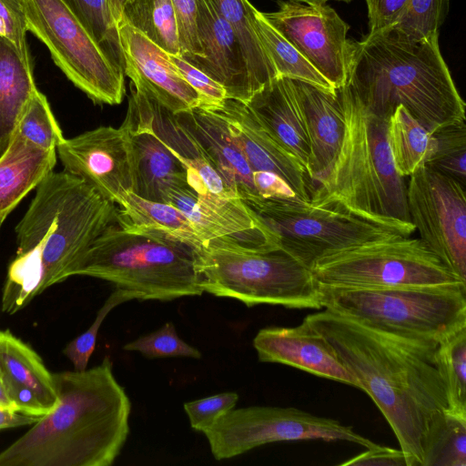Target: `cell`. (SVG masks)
<instances>
[{
    "mask_svg": "<svg viewBox=\"0 0 466 466\" xmlns=\"http://www.w3.org/2000/svg\"><path fill=\"white\" fill-rule=\"evenodd\" d=\"M169 58L186 81L200 96L199 106L216 105L227 98V92L221 85L185 61L179 55L169 54Z\"/></svg>",
    "mask_w": 466,
    "mask_h": 466,
    "instance_id": "obj_43",
    "label": "cell"
},
{
    "mask_svg": "<svg viewBox=\"0 0 466 466\" xmlns=\"http://www.w3.org/2000/svg\"><path fill=\"white\" fill-rule=\"evenodd\" d=\"M216 460L230 459L278 441L321 440L365 447L377 443L339 420L294 407L252 406L228 410L203 431Z\"/></svg>",
    "mask_w": 466,
    "mask_h": 466,
    "instance_id": "obj_12",
    "label": "cell"
},
{
    "mask_svg": "<svg viewBox=\"0 0 466 466\" xmlns=\"http://www.w3.org/2000/svg\"><path fill=\"white\" fill-rule=\"evenodd\" d=\"M0 408H7L15 410L11 400H9L4 385L0 380Z\"/></svg>",
    "mask_w": 466,
    "mask_h": 466,
    "instance_id": "obj_49",
    "label": "cell"
},
{
    "mask_svg": "<svg viewBox=\"0 0 466 466\" xmlns=\"http://www.w3.org/2000/svg\"><path fill=\"white\" fill-rule=\"evenodd\" d=\"M244 103L268 134L293 154L308 172L310 143L293 80L277 76Z\"/></svg>",
    "mask_w": 466,
    "mask_h": 466,
    "instance_id": "obj_21",
    "label": "cell"
},
{
    "mask_svg": "<svg viewBox=\"0 0 466 466\" xmlns=\"http://www.w3.org/2000/svg\"><path fill=\"white\" fill-rule=\"evenodd\" d=\"M238 400L236 392H223L186 402L184 410L190 426L198 431L211 426L219 417L235 408Z\"/></svg>",
    "mask_w": 466,
    "mask_h": 466,
    "instance_id": "obj_40",
    "label": "cell"
},
{
    "mask_svg": "<svg viewBox=\"0 0 466 466\" xmlns=\"http://www.w3.org/2000/svg\"><path fill=\"white\" fill-rule=\"evenodd\" d=\"M123 123L129 131L132 146L134 194L147 200L166 203L173 189L188 186L184 164L156 135L130 97Z\"/></svg>",
    "mask_w": 466,
    "mask_h": 466,
    "instance_id": "obj_20",
    "label": "cell"
},
{
    "mask_svg": "<svg viewBox=\"0 0 466 466\" xmlns=\"http://www.w3.org/2000/svg\"><path fill=\"white\" fill-rule=\"evenodd\" d=\"M109 281L137 299L169 301L204 293L193 249L162 238L107 227L67 272Z\"/></svg>",
    "mask_w": 466,
    "mask_h": 466,
    "instance_id": "obj_6",
    "label": "cell"
},
{
    "mask_svg": "<svg viewBox=\"0 0 466 466\" xmlns=\"http://www.w3.org/2000/svg\"><path fill=\"white\" fill-rule=\"evenodd\" d=\"M5 219L0 218V228L2 227V224L4 223Z\"/></svg>",
    "mask_w": 466,
    "mask_h": 466,
    "instance_id": "obj_51",
    "label": "cell"
},
{
    "mask_svg": "<svg viewBox=\"0 0 466 466\" xmlns=\"http://www.w3.org/2000/svg\"><path fill=\"white\" fill-rule=\"evenodd\" d=\"M253 25L278 76L303 81L328 91L336 90L294 46L265 19L262 12L255 7Z\"/></svg>",
    "mask_w": 466,
    "mask_h": 466,
    "instance_id": "obj_30",
    "label": "cell"
},
{
    "mask_svg": "<svg viewBox=\"0 0 466 466\" xmlns=\"http://www.w3.org/2000/svg\"><path fill=\"white\" fill-rule=\"evenodd\" d=\"M368 9L369 34L390 30L400 20L409 0H365Z\"/></svg>",
    "mask_w": 466,
    "mask_h": 466,
    "instance_id": "obj_44",
    "label": "cell"
},
{
    "mask_svg": "<svg viewBox=\"0 0 466 466\" xmlns=\"http://www.w3.org/2000/svg\"><path fill=\"white\" fill-rule=\"evenodd\" d=\"M265 19L338 89L347 81L350 25L329 5L279 2Z\"/></svg>",
    "mask_w": 466,
    "mask_h": 466,
    "instance_id": "obj_14",
    "label": "cell"
},
{
    "mask_svg": "<svg viewBox=\"0 0 466 466\" xmlns=\"http://www.w3.org/2000/svg\"><path fill=\"white\" fill-rule=\"evenodd\" d=\"M248 207L277 236L279 248L309 268L326 255L369 241L402 236L337 202L260 198Z\"/></svg>",
    "mask_w": 466,
    "mask_h": 466,
    "instance_id": "obj_10",
    "label": "cell"
},
{
    "mask_svg": "<svg viewBox=\"0 0 466 466\" xmlns=\"http://www.w3.org/2000/svg\"><path fill=\"white\" fill-rule=\"evenodd\" d=\"M409 177L408 209L420 239L466 283L465 187L426 165Z\"/></svg>",
    "mask_w": 466,
    "mask_h": 466,
    "instance_id": "obj_13",
    "label": "cell"
},
{
    "mask_svg": "<svg viewBox=\"0 0 466 466\" xmlns=\"http://www.w3.org/2000/svg\"><path fill=\"white\" fill-rule=\"evenodd\" d=\"M56 149H45L15 132L0 156V218L5 219L19 202L54 170Z\"/></svg>",
    "mask_w": 466,
    "mask_h": 466,
    "instance_id": "obj_24",
    "label": "cell"
},
{
    "mask_svg": "<svg viewBox=\"0 0 466 466\" xmlns=\"http://www.w3.org/2000/svg\"><path fill=\"white\" fill-rule=\"evenodd\" d=\"M41 418L19 412L13 409L0 408V431L25 425H33Z\"/></svg>",
    "mask_w": 466,
    "mask_h": 466,
    "instance_id": "obj_47",
    "label": "cell"
},
{
    "mask_svg": "<svg viewBox=\"0 0 466 466\" xmlns=\"http://www.w3.org/2000/svg\"><path fill=\"white\" fill-rule=\"evenodd\" d=\"M235 31L241 45L255 92L278 76L253 25L254 6L248 0H209ZM254 92V93H255Z\"/></svg>",
    "mask_w": 466,
    "mask_h": 466,
    "instance_id": "obj_29",
    "label": "cell"
},
{
    "mask_svg": "<svg viewBox=\"0 0 466 466\" xmlns=\"http://www.w3.org/2000/svg\"><path fill=\"white\" fill-rule=\"evenodd\" d=\"M127 351H138L149 359L186 357L200 359L201 352L179 338L171 321L123 346Z\"/></svg>",
    "mask_w": 466,
    "mask_h": 466,
    "instance_id": "obj_38",
    "label": "cell"
},
{
    "mask_svg": "<svg viewBox=\"0 0 466 466\" xmlns=\"http://www.w3.org/2000/svg\"><path fill=\"white\" fill-rule=\"evenodd\" d=\"M343 86L384 119L402 106L431 133L465 119L439 35L411 41L389 30L350 40Z\"/></svg>",
    "mask_w": 466,
    "mask_h": 466,
    "instance_id": "obj_3",
    "label": "cell"
},
{
    "mask_svg": "<svg viewBox=\"0 0 466 466\" xmlns=\"http://www.w3.org/2000/svg\"><path fill=\"white\" fill-rule=\"evenodd\" d=\"M387 137L396 170L403 177L425 165L435 151L432 133L402 106L389 116Z\"/></svg>",
    "mask_w": 466,
    "mask_h": 466,
    "instance_id": "obj_28",
    "label": "cell"
},
{
    "mask_svg": "<svg viewBox=\"0 0 466 466\" xmlns=\"http://www.w3.org/2000/svg\"><path fill=\"white\" fill-rule=\"evenodd\" d=\"M290 1L304 3V4H308V5H315V4L316 5H323L331 0H290ZM335 1L350 3L352 0H335Z\"/></svg>",
    "mask_w": 466,
    "mask_h": 466,
    "instance_id": "obj_50",
    "label": "cell"
},
{
    "mask_svg": "<svg viewBox=\"0 0 466 466\" xmlns=\"http://www.w3.org/2000/svg\"><path fill=\"white\" fill-rule=\"evenodd\" d=\"M344 136L326 175L315 185L312 203L337 202L352 213L409 237L415 231L407 204V184L396 170L387 121L348 88L337 89Z\"/></svg>",
    "mask_w": 466,
    "mask_h": 466,
    "instance_id": "obj_5",
    "label": "cell"
},
{
    "mask_svg": "<svg viewBox=\"0 0 466 466\" xmlns=\"http://www.w3.org/2000/svg\"><path fill=\"white\" fill-rule=\"evenodd\" d=\"M197 3L198 35L203 56L182 58L221 85L227 98L246 102L255 89L238 38L209 0Z\"/></svg>",
    "mask_w": 466,
    "mask_h": 466,
    "instance_id": "obj_18",
    "label": "cell"
},
{
    "mask_svg": "<svg viewBox=\"0 0 466 466\" xmlns=\"http://www.w3.org/2000/svg\"><path fill=\"white\" fill-rule=\"evenodd\" d=\"M436 147L425 164L429 167L466 185L465 119L445 126L432 133Z\"/></svg>",
    "mask_w": 466,
    "mask_h": 466,
    "instance_id": "obj_35",
    "label": "cell"
},
{
    "mask_svg": "<svg viewBox=\"0 0 466 466\" xmlns=\"http://www.w3.org/2000/svg\"><path fill=\"white\" fill-rule=\"evenodd\" d=\"M120 24L131 25L167 54H180L171 0H127L117 25Z\"/></svg>",
    "mask_w": 466,
    "mask_h": 466,
    "instance_id": "obj_31",
    "label": "cell"
},
{
    "mask_svg": "<svg viewBox=\"0 0 466 466\" xmlns=\"http://www.w3.org/2000/svg\"><path fill=\"white\" fill-rule=\"evenodd\" d=\"M61 2L88 32L106 57L124 72L125 61L118 27L109 11L106 0Z\"/></svg>",
    "mask_w": 466,
    "mask_h": 466,
    "instance_id": "obj_34",
    "label": "cell"
},
{
    "mask_svg": "<svg viewBox=\"0 0 466 466\" xmlns=\"http://www.w3.org/2000/svg\"><path fill=\"white\" fill-rule=\"evenodd\" d=\"M124 73L131 86L174 115L199 106L198 93L186 81L161 49L127 24L117 25Z\"/></svg>",
    "mask_w": 466,
    "mask_h": 466,
    "instance_id": "obj_16",
    "label": "cell"
},
{
    "mask_svg": "<svg viewBox=\"0 0 466 466\" xmlns=\"http://www.w3.org/2000/svg\"><path fill=\"white\" fill-rule=\"evenodd\" d=\"M33 64L0 37V156L8 147L28 102L37 91Z\"/></svg>",
    "mask_w": 466,
    "mask_h": 466,
    "instance_id": "obj_26",
    "label": "cell"
},
{
    "mask_svg": "<svg viewBox=\"0 0 466 466\" xmlns=\"http://www.w3.org/2000/svg\"><path fill=\"white\" fill-rule=\"evenodd\" d=\"M449 0H409L398 23L390 29L411 41H421L439 35L446 19Z\"/></svg>",
    "mask_w": 466,
    "mask_h": 466,
    "instance_id": "obj_37",
    "label": "cell"
},
{
    "mask_svg": "<svg viewBox=\"0 0 466 466\" xmlns=\"http://www.w3.org/2000/svg\"><path fill=\"white\" fill-rule=\"evenodd\" d=\"M52 376L56 405L0 451V466L112 465L129 434L131 402L110 358Z\"/></svg>",
    "mask_w": 466,
    "mask_h": 466,
    "instance_id": "obj_2",
    "label": "cell"
},
{
    "mask_svg": "<svg viewBox=\"0 0 466 466\" xmlns=\"http://www.w3.org/2000/svg\"><path fill=\"white\" fill-rule=\"evenodd\" d=\"M436 360L446 387L448 411L466 418V326L438 343Z\"/></svg>",
    "mask_w": 466,
    "mask_h": 466,
    "instance_id": "obj_33",
    "label": "cell"
},
{
    "mask_svg": "<svg viewBox=\"0 0 466 466\" xmlns=\"http://www.w3.org/2000/svg\"><path fill=\"white\" fill-rule=\"evenodd\" d=\"M175 116L209 164L247 206L262 198L254 186L252 169L221 117L202 107Z\"/></svg>",
    "mask_w": 466,
    "mask_h": 466,
    "instance_id": "obj_22",
    "label": "cell"
},
{
    "mask_svg": "<svg viewBox=\"0 0 466 466\" xmlns=\"http://www.w3.org/2000/svg\"><path fill=\"white\" fill-rule=\"evenodd\" d=\"M132 299H137L135 294L116 287L97 311L90 327L66 346L63 353L73 363L76 370H85L87 368L98 330L108 313L116 306Z\"/></svg>",
    "mask_w": 466,
    "mask_h": 466,
    "instance_id": "obj_39",
    "label": "cell"
},
{
    "mask_svg": "<svg viewBox=\"0 0 466 466\" xmlns=\"http://www.w3.org/2000/svg\"><path fill=\"white\" fill-rule=\"evenodd\" d=\"M15 132L45 149H56L66 138L46 96L37 90L17 124Z\"/></svg>",
    "mask_w": 466,
    "mask_h": 466,
    "instance_id": "obj_36",
    "label": "cell"
},
{
    "mask_svg": "<svg viewBox=\"0 0 466 466\" xmlns=\"http://www.w3.org/2000/svg\"><path fill=\"white\" fill-rule=\"evenodd\" d=\"M204 292L248 307L320 309L322 293L310 268L282 248L255 250L226 238L193 249Z\"/></svg>",
    "mask_w": 466,
    "mask_h": 466,
    "instance_id": "obj_7",
    "label": "cell"
},
{
    "mask_svg": "<svg viewBox=\"0 0 466 466\" xmlns=\"http://www.w3.org/2000/svg\"><path fill=\"white\" fill-rule=\"evenodd\" d=\"M304 111L310 143L308 174L316 185L333 163L344 136V114L337 89L328 91L293 80Z\"/></svg>",
    "mask_w": 466,
    "mask_h": 466,
    "instance_id": "obj_23",
    "label": "cell"
},
{
    "mask_svg": "<svg viewBox=\"0 0 466 466\" xmlns=\"http://www.w3.org/2000/svg\"><path fill=\"white\" fill-rule=\"evenodd\" d=\"M322 307L403 338L439 343L466 326V284L389 289L319 285Z\"/></svg>",
    "mask_w": 466,
    "mask_h": 466,
    "instance_id": "obj_8",
    "label": "cell"
},
{
    "mask_svg": "<svg viewBox=\"0 0 466 466\" xmlns=\"http://www.w3.org/2000/svg\"><path fill=\"white\" fill-rule=\"evenodd\" d=\"M252 177L256 190L262 198H298L289 184L275 173L268 171H253Z\"/></svg>",
    "mask_w": 466,
    "mask_h": 466,
    "instance_id": "obj_46",
    "label": "cell"
},
{
    "mask_svg": "<svg viewBox=\"0 0 466 466\" xmlns=\"http://www.w3.org/2000/svg\"><path fill=\"white\" fill-rule=\"evenodd\" d=\"M208 109L227 124L228 132L253 171H268L283 178L301 201H309L312 182L304 166L258 124L242 101L225 98Z\"/></svg>",
    "mask_w": 466,
    "mask_h": 466,
    "instance_id": "obj_17",
    "label": "cell"
},
{
    "mask_svg": "<svg viewBox=\"0 0 466 466\" xmlns=\"http://www.w3.org/2000/svg\"><path fill=\"white\" fill-rule=\"evenodd\" d=\"M56 156L66 172L117 206L135 192L132 146L124 123L117 128L99 127L65 138L56 147Z\"/></svg>",
    "mask_w": 466,
    "mask_h": 466,
    "instance_id": "obj_15",
    "label": "cell"
},
{
    "mask_svg": "<svg viewBox=\"0 0 466 466\" xmlns=\"http://www.w3.org/2000/svg\"><path fill=\"white\" fill-rule=\"evenodd\" d=\"M318 284L340 289H389L463 283L420 238L395 236L317 259Z\"/></svg>",
    "mask_w": 466,
    "mask_h": 466,
    "instance_id": "obj_9",
    "label": "cell"
},
{
    "mask_svg": "<svg viewBox=\"0 0 466 466\" xmlns=\"http://www.w3.org/2000/svg\"><path fill=\"white\" fill-rule=\"evenodd\" d=\"M27 31L24 0H0V37L12 43L23 57L32 63Z\"/></svg>",
    "mask_w": 466,
    "mask_h": 466,
    "instance_id": "obj_41",
    "label": "cell"
},
{
    "mask_svg": "<svg viewBox=\"0 0 466 466\" xmlns=\"http://www.w3.org/2000/svg\"><path fill=\"white\" fill-rule=\"evenodd\" d=\"M340 466H408L407 461L401 450L376 444L368 448L346 461L339 463Z\"/></svg>",
    "mask_w": 466,
    "mask_h": 466,
    "instance_id": "obj_45",
    "label": "cell"
},
{
    "mask_svg": "<svg viewBox=\"0 0 466 466\" xmlns=\"http://www.w3.org/2000/svg\"><path fill=\"white\" fill-rule=\"evenodd\" d=\"M27 29L48 48L56 65L94 103L118 105L125 74L104 54L61 0H24Z\"/></svg>",
    "mask_w": 466,
    "mask_h": 466,
    "instance_id": "obj_11",
    "label": "cell"
},
{
    "mask_svg": "<svg viewBox=\"0 0 466 466\" xmlns=\"http://www.w3.org/2000/svg\"><path fill=\"white\" fill-rule=\"evenodd\" d=\"M375 402L408 466H422L432 423L448 410L438 343L397 336L325 309L304 318Z\"/></svg>",
    "mask_w": 466,
    "mask_h": 466,
    "instance_id": "obj_1",
    "label": "cell"
},
{
    "mask_svg": "<svg viewBox=\"0 0 466 466\" xmlns=\"http://www.w3.org/2000/svg\"><path fill=\"white\" fill-rule=\"evenodd\" d=\"M119 207L116 223L127 231L172 240L192 249L207 244L184 213L168 203L147 200L130 193Z\"/></svg>",
    "mask_w": 466,
    "mask_h": 466,
    "instance_id": "obj_25",
    "label": "cell"
},
{
    "mask_svg": "<svg viewBox=\"0 0 466 466\" xmlns=\"http://www.w3.org/2000/svg\"><path fill=\"white\" fill-rule=\"evenodd\" d=\"M117 208L83 179L52 171L16 225L10 268L38 287V295L67 279V272L107 227Z\"/></svg>",
    "mask_w": 466,
    "mask_h": 466,
    "instance_id": "obj_4",
    "label": "cell"
},
{
    "mask_svg": "<svg viewBox=\"0 0 466 466\" xmlns=\"http://www.w3.org/2000/svg\"><path fill=\"white\" fill-rule=\"evenodd\" d=\"M0 380L31 390L50 411L58 401L52 373L40 356L9 329L0 330Z\"/></svg>",
    "mask_w": 466,
    "mask_h": 466,
    "instance_id": "obj_27",
    "label": "cell"
},
{
    "mask_svg": "<svg viewBox=\"0 0 466 466\" xmlns=\"http://www.w3.org/2000/svg\"><path fill=\"white\" fill-rule=\"evenodd\" d=\"M253 346L259 361L284 364L360 390L325 338L305 319L295 327L259 329Z\"/></svg>",
    "mask_w": 466,
    "mask_h": 466,
    "instance_id": "obj_19",
    "label": "cell"
},
{
    "mask_svg": "<svg viewBox=\"0 0 466 466\" xmlns=\"http://www.w3.org/2000/svg\"><path fill=\"white\" fill-rule=\"evenodd\" d=\"M176 14L181 57L202 56L198 35L197 0H171Z\"/></svg>",
    "mask_w": 466,
    "mask_h": 466,
    "instance_id": "obj_42",
    "label": "cell"
},
{
    "mask_svg": "<svg viewBox=\"0 0 466 466\" xmlns=\"http://www.w3.org/2000/svg\"><path fill=\"white\" fill-rule=\"evenodd\" d=\"M127 1V0H106L109 11L116 25L120 20L122 9Z\"/></svg>",
    "mask_w": 466,
    "mask_h": 466,
    "instance_id": "obj_48",
    "label": "cell"
},
{
    "mask_svg": "<svg viewBox=\"0 0 466 466\" xmlns=\"http://www.w3.org/2000/svg\"><path fill=\"white\" fill-rule=\"evenodd\" d=\"M422 466H466V418L447 410L432 423Z\"/></svg>",
    "mask_w": 466,
    "mask_h": 466,
    "instance_id": "obj_32",
    "label": "cell"
}]
</instances>
